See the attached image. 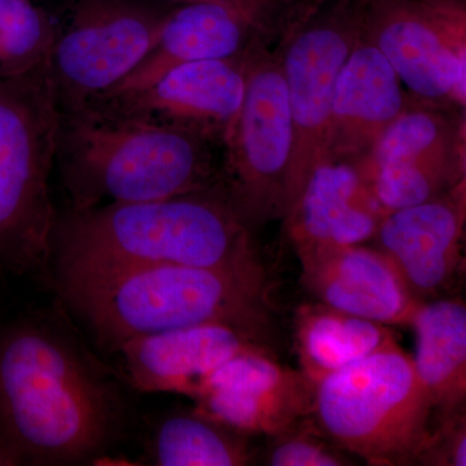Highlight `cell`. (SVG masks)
<instances>
[{"label": "cell", "instance_id": "cell-1", "mask_svg": "<svg viewBox=\"0 0 466 466\" xmlns=\"http://www.w3.org/2000/svg\"><path fill=\"white\" fill-rule=\"evenodd\" d=\"M119 400L63 334L24 321L0 336V438L24 462L90 461L116 440Z\"/></svg>", "mask_w": 466, "mask_h": 466}, {"label": "cell", "instance_id": "cell-2", "mask_svg": "<svg viewBox=\"0 0 466 466\" xmlns=\"http://www.w3.org/2000/svg\"><path fill=\"white\" fill-rule=\"evenodd\" d=\"M58 288L97 341L128 339L202 324H225L265 342L271 328L267 281L171 263L57 268Z\"/></svg>", "mask_w": 466, "mask_h": 466}, {"label": "cell", "instance_id": "cell-3", "mask_svg": "<svg viewBox=\"0 0 466 466\" xmlns=\"http://www.w3.org/2000/svg\"><path fill=\"white\" fill-rule=\"evenodd\" d=\"M52 254L57 268L171 263L266 280L253 231L219 184L165 200L73 210L55 229Z\"/></svg>", "mask_w": 466, "mask_h": 466}, {"label": "cell", "instance_id": "cell-4", "mask_svg": "<svg viewBox=\"0 0 466 466\" xmlns=\"http://www.w3.org/2000/svg\"><path fill=\"white\" fill-rule=\"evenodd\" d=\"M211 144L189 131L87 103L61 118L57 152L73 210L81 211L218 186Z\"/></svg>", "mask_w": 466, "mask_h": 466}, {"label": "cell", "instance_id": "cell-5", "mask_svg": "<svg viewBox=\"0 0 466 466\" xmlns=\"http://www.w3.org/2000/svg\"><path fill=\"white\" fill-rule=\"evenodd\" d=\"M63 109L48 57L0 78V266L41 268L54 248L50 177Z\"/></svg>", "mask_w": 466, "mask_h": 466}, {"label": "cell", "instance_id": "cell-6", "mask_svg": "<svg viewBox=\"0 0 466 466\" xmlns=\"http://www.w3.org/2000/svg\"><path fill=\"white\" fill-rule=\"evenodd\" d=\"M433 413L413 358L398 343L314 383L319 431L370 465L416 464Z\"/></svg>", "mask_w": 466, "mask_h": 466}, {"label": "cell", "instance_id": "cell-7", "mask_svg": "<svg viewBox=\"0 0 466 466\" xmlns=\"http://www.w3.org/2000/svg\"><path fill=\"white\" fill-rule=\"evenodd\" d=\"M254 36L244 54V94L222 140L219 186L251 231L287 211L293 130L278 51Z\"/></svg>", "mask_w": 466, "mask_h": 466}, {"label": "cell", "instance_id": "cell-8", "mask_svg": "<svg viewBox=\"0 0 466 466\" xmlns=\"http://www.w3.org/2000/svg\"><path fill=\"white\" fill-rule=\"evenodd\" d=\"M361 23V0H309L285 21L278 54L293 130L285 216L309 175L327 161L337 79Z\"/></svg>", "mask_w": 466, "mask_h": 466}, {"label": "cell", "instance_id": "cell-9", "mask_svg": "<svg viewBox=\"0 0 466 466\" xmlns=\"http://www.w3.org/2000/svg\"><path fill=\"white\" fill-rule=\"evenodd\" d=\"M363 32L410 96L465 109L466 0H361Z\"/></svg>", "mask_w": 466, "mask_h": 466}, {"label": "cell", "instance_id": "cell-10", "mask_svg": "<svg viewBox=\"0 0 466 466\" xmlns=\"http://www.w3.org/2000/svg\"><path fill=\"white\" fill-rule=\"evenodd\" d=\"M386 214L466 182L465 109L413 100L373 148L352 162Z\"/></svg>", "mask_w": 466, "mask_h": 466}, {"label": "cell", "instance_id": "cell-11", "mask_svg": "<svg viewBox=\"0 0 466 466\" xmlns=\"http://www.w3.org/2000/svg\"><path fill=\"white\" fill-rule=\"evenodd\" d=\"M164 15L137 5H95L55 34L48 61L60 106L79 108L121 84L152 50Z\"/></svg>", "mask_w": 466, "mask_h": 466}, {"label": "cell", "instance_id": "cell-12", "mask_svg": "<svg viewBox=\"0 0 466 466\" xmlns=\"http://www.w3.org/2000/svg\"><path fill=\"white\" fill-rule=\"evenodd\" d=\"M314 385L265 346L217 367L193 395L195 410L245 435L274 437L311 415Z\"/></svg>", "mask_w": 466, "mask_h": 466}, {"label": "cell", "instance_id": "cell-13", "mask_svg": "<svg viewBox=\"0 0 466 466\" xmlns=\"http://www.w3.org/2000/svg\"><path fill=\"white\" fill-rule=\"evenodd\" d=\"M244 54L184 64L159 76L142 90L99 97L90 103L222 144L244 94Z\"/></svg>", "mask_w": 466, "mask_h": 466}, {"label": "cell", "instance_id": "cell-14", "mask_svg": "<svg viewBox=\"0 0 466 466\" xmlns=\"http://www.w3.org/2000/svg\"><path fill=\"white\" fill-rule=\"evenodd\" d=\"M465 218L466 182L433 200L389 211L377 227L373 247L425 302L449 289L460 271Z\"/></svg>", "mask_w": 466, "mask_h": 466}, {"label": "cell", "instance_id": "cell-15", "mask_svg": "<svg viewBox=\"0 0 466 466\" xmlns=\"http://www.w3.org/2000/svg\"><path fill=\"white\" fill-rule=\"evenodd\" d=\"M413 100L361 23L337 79L325 162L352 164L366 156Z\"/></svg>", "mask_w": 466, "mask_h": 466}, {"label": "cell", "instance_id": "cell-16", "mask_svg": "<svg viewBox=\"0 0 466 466\" xmlns=\"http://www.w3.org/2000/svg\"><path fill=\"white\" fill-rule=\"evenodd\" d=\"M302 284L318 299L346 314L388 325L412 324L421 300L375 247L350 245L299 254Z\"/></svg>", "mask_w": 466, "mask_h": 466}, {"label": "cell", "instance_id": "cell-17", "mask_svg": "<svg viewBox=\"0 0 466 466\" xmlns=\"http://www.w3.org/2000/svg\"><path fill=\"white\" fill-rule=\"evenodd\" d=\"M265 346L225 324H202L140 336L122 343L126 375L137 390L193 397L217 367Z\"/></svg>", "mask_w": 466, "mask_h": 466}, {"label": "cell", "instance_id": "cell-18", "mask_svg": "<svg viewBox=\"0 0 466 466\" xmlns=\"http://www.w3.org/2000/svg\"><path fill=\"white\" fill-rule=\"evenodd\" d=\"M385 214L351 165L323 162L283 220L299 256L372 240Z\"/></svg>", "mask_w": 466, "mask_h": 466}, {"label": "cell", "instance_id": "cell-19", "mask_svg": "<svg viewBox=\"0 0 466 466\" xmlns=\"http://www.w3.org/2000/svg\"><path fill=\"white\" fill-rule=\"evenodd\" d=\"M257 35L227 8L210 3H182L164 15L155 45L142 63L121 84L99 97L142 90L159 76L184 64L241 56Z\"/></svg>", "mask_w": 466, "mask_h": 466}, {"label": "cell", "instance_id": "cell-20", "mask_svg": "<svg viewBox=\"0 0 466 466\" xmlns=\"http://www.w3.org/2000/svg\"><path fill=\"white\" fill-rule=\"evenodd\" d=\"M410 327L416 333V372L440 420L464 412L465 303L461 299L425 300Z\"/></svg>", "mask_w": 466, "mask_h": 466}, {"label": "cell", "instance_id": "cell-21", "mask_svg": "<svg viewBox=\"0 0 466 466\" xmlns=\"http://www.w3.org/2000/svg\"><path fill=\"white\" fill-rule=\"evenodd\" d=\"M388 325L346 314L321 302L296 312V350L300 372L314 385L323 377L395 345Z\"/></svg>", "mask_w": 466, "mask_h": 466}, {"label": "cell", "instance_id": "cell-22", "mask_svg": "<svg viewBox=\"0 0 466 466\" xmlns=\"http://www.w3.org/2000/svg\"><path fill=\"white\" fill-rule=\"evenodd\" d=\"M248 435L198 410L174 413L153 431L149 456L159 466H244L253 462Z\"/></svg>", "mask_w": 466, "mask_h": 466}, {"label": "cell", "instance_id": "cell-23", "mask_svg": "<svg viewBox=\"0 0 466 466\" xmlns=\"http://www.w3.org/2000/svg\"><path fill=\"white\" fill-rule=\"evenodd\" d=\"M55 32L29 0H0V78L29 72L48 56Z\"/></svg>", "mask_w": 466, "mask_h": 466}, {"label": "cell", "instance_id": "cell-24", "mask_svg": "<svg viewBox=\"0 0 466 466\" xmlns=\"http://www.w3.org/2000/svg\"><path fill=\"white\" fill-rule=\"evenodd\" d=\"M319 429L300 424L274 435L266 453L271 466H346L351 465L343 450L328 441Z\"/></svg>", "mask_w": 466, "mask_h": 466}, {"label": "cell", "instance_id": "cell-25", "mask_svg": "<svg viewBox=\"0 0 466 466\" xmlns=\"http://www.w3.org/2000/svg\"><path fill=\"white\" fill-rule=\"evenodd\" d=\"M416 464L431 466L466 465V421L464 412L440 420L431 429Z\"/></svg>", "mask_w": 466, "mask_h": 466}, {"label": "cell", "instance_id": "cell-26", "mask_svg": "<svg viewBox=\"0 0 466 466\" xmlns=\"http://www.w3.org/2000/svg\"><path fill=\"white\" fill-rule=\"evenodd\" d=\"M180 3H210L220 5L248 24L263 39L268 38L284 20L281 0H173Z\"/></svg>", "mask_w": 466, "mask_h": 466}, {"label": "cell", "instance_id": "cell-27", "mask_svg": "<svg viewBox=\"0 0 466 466\" xmlns=\"http://www.w3.org/2000/svg\"><path fill=\"white\" fill-rule=\"evenodd\" d=\"M25 464L23 458L12 449L7 441L0 438V466H15Z\"/></svg>", "mask_w": 466, "mask_h": 466}]
</instances>
